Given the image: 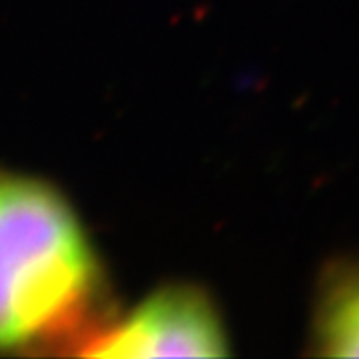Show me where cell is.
I'll return each mask as SVG.
<instances>
[{
    "label": "cell",
    "mask_w": 359,
    "mask_h": 359,
    "mask_svg": "<svg viewBox=\"0 0 359 359\" xmlns=\"http://www.w3.org/2000/svg\"><path fill=\"white\" fill-rule=\"evenodd\" d=\"M102 297V269L68 200L46 182L0 170V353H76Z\"/></svg>",
    "instance_id": "1"
},
{
    "label": "cell",
    "mask_w": 359,
    "mask_h": 359,
    "mask_svg": "<svg viewBox=\"0 0 359 359\" xmlns=\"http://www.w3.org/2000/svg\"><path fill=\"white\" fill-rule=\"evenodd\" d=\"M313 335L323 355L359 358V269H334L325 278Z\"/></svg>",
    "instance_id": "3"
},
{
    "label": "cell",
    "mask_w": 359,
    "mask_h": 359,
    "mask_svg": "<svg viewBox=\"0 0 359 359\" xmlns=\"http://www.w3.org/2000/svg\"><path fill=\"white\" fill-rule=\"evenodd\" d=\"M228 337L218 309L188 283L158 290L110 327H98L78 347L88 358H222Z\"/></svg>",
    "instance_id": "2"
}]
</instances>
